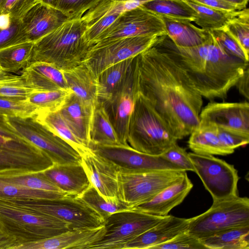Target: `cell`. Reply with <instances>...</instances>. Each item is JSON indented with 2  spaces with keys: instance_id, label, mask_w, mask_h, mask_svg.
<instances>
[{
  "instance_id": "cell-20",
  "label": "cell",
  "mask_w": 249,
  "mask_h": 249,
  "mask_svg": "<svg viewBox=\"0 0 249 249\" xmlns=\"http://www.w3.org/2000/svg\"><path fill=\"white\" fill-rule=\"evenodd\" d=\"M191 218L166 216L155 226L128 242L124 249L153 248L188 231Z\"/></svg>"
},
{
  "instance_id": "cell-49",
  "label": "cell",
  "mask_w": 249,
  "mask_h": 249,
  "mask_svg": "<svg viewBox=\"0 0 249 249\" xmlns=\"http://www.w3.org/2000/svg\"><path fill=\"white\" fill-rule=\"evenodd\" d=\"M216 127L217 136L221 144L232 153L235 149L245 146L249 142V137L232 130Z\"/></svg>"
},
{
  "instance_id": "cell-14",
  "label": "cell",
  "mask_w": 249,
  "mask_h": 249,
  "mask_svg": "<svg viewBox=\"0 0 249 249\" xmlns=\"http://www.w3.org/2000/svg\"><path fill=\"white\" fill-rule=\"evenodd\" d=\"M163 35L167 33L162 18L140 6L122 13L93 44L124 37Z\"/></svg>"
},
{
  "instance_id": "cell-8",
  "label": "cell",
  "mask_w": 249,
  "mask_h": 249,
  "mask_svg": "<svg viewBox=\"0 0 249 249\" xmlns=\"http://www.w3.org/2000/svg\"><path fill=\"white\" fill-rule=\"evenodd\" d=\"M9 122L23 138L45 153L53 163H81L78 152L64 139L38 121L28 117L8 116Z\"/></svg>"
},
{
  "instance_id": "cell-42",
  "label": "cell",
  "mask_w": 249,
  "mask_h": 249,
  "mask_svg": "<svg viewBox=\"0 0 249 249\" xmlns=\"http://www.w3.org/2000/svg\"><path fill=\"white\" fill-rule=\"evenodd\" d=\"M37 108L26 99L0 96V114L18 117H32L37 114Z\"/></svg>"
},
{
  "instance_id": "cell-56",
  "label": "cell",
  "mask_w": 249,
  "mask_h": 249,
  "mask_svg": "<svg viewBox=\"0 0 249 249\" xmlns=\"http://www.w3.org/2000/svg\"><path fill=\"white\" fill-rule=\"evenodd\" d=\"M20 77V75L13 74L0 69V83L11 81Z\"/></svg>"
},
{
  "instance_id": "cell-28",
  "label": "cell",
  "mask_w": 249,
  "mask_h": 249,
  "mask_svg": "<svg viewBox=\"0 0 249 249\" xmlns=\"http://www.w3.org/2000/svg\"><path fill=\"white\" fill-rule=\"evenodd\" d=\"M161 18L167 36L178 47L187 48L199 46L209 36L210 31L198 28L190 22Z\"/></svg>"
},
{
  "instance_id": "cell-19",
  "label": "cell",
  "mask_w": 249,
  "mask_h": 249,
  "mask_svg": "<svg viewBox=\"0 0 249 249\" xmlns=\"http://www.w3.org/2000/svg\"><path fill=\"white\" fill-rule=\"evenodd\" d=\"M105 232L104 225L93 228L71 229L50 238L19 245L15 249H89Z\"/></svg>"
},
{
  "instance_id": "cell-43",
  "label": "cell",
  "mask_w": 249,
  "mask_h": 249,
  "mask_svg": "<svg viewBox=\"0 0 249 249\" xmlns=\"http://www.w3.org/2000/svg\"><path fill=\"white\" fill-rule=\"evenodd\" d=\"M102 0H61L56 8L65 13L69 20L81 18Z\"/></svg>"
},
{
  "instance_id": "cell-37",
  "label": "cell",
  "mask_w": 249,
  "mask_h": 249,
  "mask_svg": "<svg viewBox=\"0 0 249 249\" xmlns=\"http://www.w3.org/2000/svg\"><path fill=\"white\" fill-rule=\"evenodd\" d=\"M153 0H102L81 18L87 24L105 16L116 14L135 8Z\"/></svg>"
},
{
  "instance_id": "cell-48",
  "label": "cell",
  "mask_w": 249,
  "mask_h": 249,
  "mask_svg": "<svg viewBox=\"0 0 249 249\" xmlns=\"http://www.w3.org/2000/svg\"><path fill=\"white\" fill-rule=\"evenodd\" d=\"M27 87L21 77L7 82L0 83V96L27 99L34 91Z\"/></svg>"
},
{
  "instance_id": "cell-35",
  "label": "cell",
  "mask_w": 249,
  "mask_h": 249,
  "mask_svg": "<svg viewBox=\"0 0 249 249\" xmlns=\"http://www.w3.org/2000/svg\"><path fill=\"white\" fill-rule=\"evenodd\" d=\"M0 181L31 189L64 193L49 180L42 171L11 170L0 172Z\"/></svg>"
},
{
  "instance_id": "cell-31",
  "label": "cell",
  "mask_w": 249,
  "mask_h": 249,
  "mask_svg": "<svg viewBox=\"0 0 249 249\" xmlns=\"http://www.w3.org/2000/svg\"><path fill=\"white\" fill-rule=\"evenodd\" d=\"M89 140V144L100 145L122 144L109 119L104 106L101 102H98L94 110L90 130Z\"/></svg>"
},
{
  "instance_id": "cell-22",
  "label": "cell",
  "mask_w": 249,
  "mask_h": 249,
  "mask_svg": "<svg viewBox=\"0 0 249 249\" xmlns=\"http://www.w3.org/2000/svg\"><path fill=\"white\" fill-rule=\"evenodd\" d=\"M193 184L186 174L183 178L166 187L150 200L132 209L159 216H166L184 200Z\"/></svg>"
},
{
  "instance_id": "cell-21",
  "label": "cell",
  "mask_w": 249,
  "mask_h": 249,
  "mask_svg": "<svg viewBox=\"0 0 249 249\" xmlns=\"http://www.w3.org/2000/svg\"><path fill=\"white\" fill-rule=\"evenodd\" d=\"M95 107L83 102L71 92L58 111L73 133L88 147Z\"/></svg>"
},
{
  "instance_id": "cell-13",
  "label": "cell",
  "mask_w": 249,
  "mask_h": 249,
  "mask_svg": "<svg viewBox=\"0 0 249 249\" xmlns=\"http://www.w3.org/2000/svg\"><path fill=\"white\" fill-rule=\"evenodd\" d=\"M88 147L113 164L119 172L136 173L157 170H182L160 155L138 151L129 145H100L90 143Z\"/></svg>"
},
{
  "instance_id": "cell-51",
  "label": "cell",
  "mask_w": 249,
  "mask_h": 249,
  "mask_svg": "<svg viewBox=\"0 0 249 249\" xmlns=\"http://www.w3.org/2000/svg\"><path fill=\"white\" fill-rule=\"evenodd\" d=\"M202 5L229 11L241 10L237 7L223 0H185Z\"/></svg>"
},
{
  "instance_id": "cell-44",
  "label": "cell",
  "mask_w": 249,
  "mask_h": 249,
  "mask_svg": "<svg viewBox=\"0 0 249 249\" xmlns=\"http://www.w3.org/2000/svg\"><path fill=\"white\" fill-rule=\"evenodd\" d=\"M219 45L229 54L249 62L245 53L235 39L223 28L210 31Z\"/></svg>"
},
{
  "instance_id": "cell-11",
  "label": "cell",
  "mask_w": 249,
  "mask_h": 249,
  "mask_svg": "<svg viewBox=\"0 0 249 249\" xmlns=\"http://www.w3.org/2000/svg\"><path fill=\"white\" fill-rule=\"evenodd\" d=\"M158 37L137 36L97 42L90 47L83 63L97 77L107 68L135 56L149 48Z\"/></svg>"
},
{
  "instance_id": "cell-57",
  "label": "cell",
  "mask_w": 249,
  "mask_h": 249,
  "mask_svg": "<svg viewBox=\"0 0 249 249\" xmlns=\"http://www.w3.org/2000/svg\"><path fill=\"white\" fill-rule=\"evenodd\" d=\"M235 6L240 10L246 8L249 0H223Z\"/></svg>"
},
{
  "instance_id": "cell-18",
  "label": "cell",
  "mask_w": 249,
  "mask_h": 249,
  "mask_svg": "<svg viewBox=\"0 0 249 249\" xmlns=\"http://www.w3.org/2000/svg\"><path fill=\"white\" fill-rule=\"evenodd\" d=\"M69 20L61 10L38 2L20 18L26 41L35 42Z\"/></svg>"
},
{
  "instance_id": "cell-38",
  "label": "cell",
  "mask_w": 249,
  "mask_h": 249,
  "mask_svg": "<svg viewBox=\"0 0 249 249\" xmlns=\"http://www.w3.org/2000/svg\"><path fill=\"white\" fill-rule=\"evenodd\" d=\"M105 220L112 214L132 209L121 199L107 200L91 185L78 196Z\"/></svg>"
},
{
  "instance_id": "cell-23",
  "label": "cell",
  "mask_w": 249,
  "mask_h": 249,
  "mask_svg": "<svg viewBox=\"0 0 249 249\" xmlns=\"http://www.w3.org/2000/svg\"><path fill=\"white\" fill-rule=\"evenodd\" d=\"M42 172L62 192L72 196H79L91 185L81 163H53Z\"/></svg>"
},
{
  "instance_id": "cell-16",
  "label": "cell",
  "mask_w": 249,
  "mask_h": 249,
  "mask_svg": "<svg viewBox=\"0 0 249 249\" xmlns=\"http://www.w3.org/2000/svg\"><path fill=\"white\" fill-rule=\"evenodd\" d=\"M80 156L90 184L106 199H119V171L116 167L89 147Z\"/></svg>"
},
{
  "instance_id": "cell-5",
  "label": "cell",
  "mask_w": 249,
  "mask_h": 249,
  "mask_svg": "<svg viewBox=\"0 0 249 249\" xmlns=\"http://www.w3.org/2000/svg\"><path fill=\"white\" fill-rule=\"evenodd\" d=\"M177 141L149 101L136 91L128 125L127 144L138 151L160 156Z\"/></svg>"
},
{
  "instance_id": "cell-46",
  "label": "cell",
  "mask_w": 249,
  "mask_h": 249,
  "mask_svg": "<svg viewBox=\"0 0 249 249\" xmlns=\"http://www.w3.org/2000/svg\"><path fill=\"white\" fill-rule=\"evenodd\" d=\"M25 42L27 41L22 32L20 19H12L8 28H0V50Z\"/></svg>"
},
{
  "instance_id": "cell-6",
  "label": "cell",
  "mask_w": 249,
  "mask_h": 249,
  "mask_svg": "<svg viewBox=\"0 0 249 249\" xmlns=\"http://www.w3.org/2000/svg\"><path fill=\"white\" fill-rule=\"evenodd\" d=\"M249 225V199L238 196L213 200L205 212L191 218L188 231L198 239Z\"/></svg>"
},
{
  "instance_id": "cell-60",
  "label": "cell",
  "mask_w": 249,
  "mask_h": 249,
  "mask_svg": "<svg viewBox=\"0 0 249 249\" xmlns=\"http://www.w3.org/2000/svg\"><path fill=\"white\" fill-rule=\"evenodd\" d=\"M0 69H1L0 68Z\"/></svg>"
},
{
  "instance_id": "cell-26",
  "label": "cell",
  "mask_w": 249,
  "mask_h": 249,
  "mask_svg": "<svg viewBox=\"0 0 249 249\" xmlns=\"http://www.w3.org/2000/svg\"><path fill=\"white\" fill-rule=\"evenodd\" d=\"M68 88L86 103L95 107L99 102L97 77L84 63L63 71Z\"/></svg>"
},
{
  "instance_id": "cell-45",
  "label": "cell",
  "mask_w": 249,
  "mask_h": 249,
  "mask_svg": "<svg viewBox=\"0 0 249 249\" xmlns=\"http://www.w3.org/2000/svg\"><path fill=\"white\" fill-rule=\"evenodd\" d=\"M199 239L187 231L182 232L169 241L156 246L153 249H204Z\"/></svg>"
},
{
  "instance_id": "cell-7",
  "label": "cell",
  "mask_w": 249,
  "mask_h": 249,
  "mask_svg": "<svg viewBox=\"0 0 249 249\" xmlns=\"http://www.w3.org/2000/svg\"><path fill=\"white\" fill-rule=\"evenodd\" d=\"M165 217L132 209L115 213L105 220L104 234L89 249H124L128 242L155 226Z\"/></svg>"
},
{
  "instance_id": "cell-34",
  "label": "cell",
  "mask_w": 249,
  "mask_h": 249,
  "mask_svg": "<svg viewBox=\"0 0 249 249\" xmlns=\"http://www.w3.org/2000/svg\"><path fill=\"white\" fill-rule=\"evenodd\" d=\"M185 1L196 13L194 22L207 31L223 28L239 12L226 11Z\"/></svg>"
},
{
  "instance_id": "cell-1",
  "label": "cell",
  "mask_w": 249,
  "mask_h": 249,
  "mask_svg": "<svg viewBox=\"0 0 249 249\" xmlns=\"http://www.w3.org/2000/svg\"><path fill=\"white\" fill-rule=\"evenodd\" d=\"M136 90L150 103L177 140L199 124L203 99L172 56L167 35L135 56Z\"/></svg>"
},
{
  "instance_id": "cell-41",
  "label": "cell",
  "mask_w": 249,
  "mask_h": 249,
  "mask_svg": "<svg viewBox=\"0 0 249 249\" xmlns=\"http://www.w3.org/2000/svg\"><path fill=\"white\" fill-rule=\"evenodd\" d=\"M224 28L235 39L245 53L249 57V11L248 8L239 10Z\"/></svg>"
},
{
  "instance_id": "cell-52",
  "label": "cell",
  "mask_w": 249,
  "mask_h": 249,
  "mask_svg": "<svg viewBox=\"0 0 249 249\" xmlns=\"http://www.w3.org/2000/svg\"><path fill=\"white\" fill-rule=\"evenodd\" d=\"M0 134L12 137L21 136L10 123L7 116L1 114H0Z\"/></svg>"
},
{
  "instance_id": "cell-25",
  "label": "cell",
  "mask_w": 249,
  "mask_h": 249,
  "mask_svg": "<svg viewBox=\"0 0 249 249\" xmlns=\"http://www.w3.org/2000/svg\"><path fill=\"white\" fill-rule=\"evenodd\" d=\"M53 164L52 160L43 151L26 152L0 145V172H41Z\"/></svg>"
},
{
  "instance_id": "cell-33",
  "label": "cell",
  "mask_w": 249,
  "mask_h": 249,
  "mask_svg": "<svg viewBox=\"0 0 249 249\" xmlns=\"http://www.w3.org/2000/svg\"><path fill=\"white\" fill-rule=\"evenodd\" d=\"M34 42H25L0 50V68L9 72L22 71L32 64Z\"/></svg>"
},
{
  "instance_id": "cell-30",
  "label": "cell",
  "mask_w": 249,
  "mask_h": 249,
  "mask_svg": "<svg viewBox=\"0 0 249 249\" xmlns=\"http://www.w3.org/2000/svg\"><path fill=\"white\" fill-rule=\"evenodd\" d=\"M199 240L206 249H249V225L226 229Z\"/></svg>"
},
{
  "instance_id": "cell-17",
  "label": "cell",
  "mask_w": 249,
  "mask_h": 249,
  "mask_svg": "<svg viewBox=\"0 0 249 249\" xmlns=\"http://www.w3.org/2000/svg\"><path fill=\"white\" fill-rule=\"evenodd\" d=\"M132 69L124 84L108 101L102 103L122 144L127 145L128 125L136 93Z\"/></svg>"
},
{
  "instance_id": "cell-54",
  "label": "cell",
  "mask_w": 249,
  "mask_h": 249,
  "mask_svg": "<svg viewBox=\"0 0 249 249\" xmlns=\"http://www.w3.org/2000/svg\"><path fill=\"white\" fill-rule=\"evenodd\" d=\"M14 241L8 236L0 226V249H11Z\"/></svg>"
},
{
  "instance_id": "cell-4",
  "label": "cell",
  "mask_w": 249,
  "mask_h": 249,
  "mask_svg": "<svg viewBox=\"0 0 249 249\" xmlns=\"http://www.w3.org/2000/svg\"><path fill=\"white\" fill-rule=\"evenodd\" d=\"M0 226L14 241L11 249L71 230L68 223L1 198Z\"/></svg>"
},
{
  "instance_id": "cell-55",
  "label": "cell",
  "mask_w": 249,
  "mask_h": 249,
  "mask_svg": "<svg viewBox=\"0 0 249 249\" xmlns=\"http://www.w3.org/2000/svg\"><path fill=\"white\" fill-rule=\"evenodd\" d=\"M12 22V18L8 13H0V28L2 29L8 28Z\"/></svg>"
},
{
  "instance_id": "cell-50",
  "label": "cell",
  "mask_w": 249,
  "mask_h": 249,
  "mask_svg": "<svg viewBox=\"0 0 249 249\" xmlns=\"http://www.w3.org/2000/svg\"><path fill=\"white\" fill-rule=\"evenodd\" d=\"M39 0H6L0 13H8L12 19H20L24 14Z\"/></svg>"
},
{
  "instance_id": "cell-3",
  "label": "cell",
  "mask_w": 249,
  "mask_h": 249,
  "mask_svg": "<svg viewBox=\"0 0 249 249\" xmlns=\"http://www.w3.org/2000/svg\"><path fill=\"white\" fill-rule=\"evenodd\" d=\"M87 27L82 18L64 22L34 42L32 63H47L63 71L82 64L91 46L84 37Z\"/></svg>"
},
{
  "instance_id": "cell-47",
  "label": "cell",
  "mask_w": 249,
  "mask_h": 249,
  "mask_svg": "<svg viewBox=\"0 0 249 249\" xmlns=\"http://www.w3.org/2000/svg\"><path fill=\"white\" fill-rule=\"evenodd\" d=\"M160 156L183 170L195 172L186 149L179 146L177 142Z\"/></svg>"
},
{
  "instance_id": "cell-29",
  "label": "cell",
  "mask_w": 249,
  "mask_h": 249,
  "mask_svg": "<svg viewBox=\"0 0 249 249\" xmlns=\"http://www.w3.org/2000/svg\"><path fill=\"white\" fill-rule=\"evenodd\" d=\"M190 135L188 146L195 153L222 156L232 153L221 144L214 125L199 124Z\"/></svg>"
},
{
  "instance_id": "cell-53",
  "label": "cell",
  "mask_w": 249,
  "mask_h": 249,
  "mask_svg": "<svg viewBox=\"0 0 249 249\" xmlns=\"http://www.w3.org/2000/svg\"><path fill=\"white\" fill-rule=\"evenodd\" d=\"M249 67L246 69L235 86L237 87L240 93L247 100H249Z\"/></svg>"
},
{
  "instance_id": "cell-24",
  "label": "cell",
  "mask_w": 249,
  "mask_h": 249,
  "mask_svg": "<svg viewBox=\"0 0 249 249\" xmlns=\"http://www.w3.org/2000/svg\"><path fill=\"white\" fill-rule=\"evenodd\" d=\"M25 85L36 90H68L63 71L47 63L35 62L21 71Z\"/></svg>"
},
{
  "instance_id": "cell-10",
  "label": "cell",
  "mask_w": 249,
  "mask_h": 249,
  "mask_svg": "<svg viewBox=\"0 0 249 249\" xmlns=\"http://www.w3.org/2000/svg\"><path fill=\"white\" fill-rule=\"evenodd\" d=\"M8 200L68 223L71 229L93 228L104 224L103 218L78 197Z\"/></svg>"
},
{
  "instance_id": "cell-39",
  "label": "cell",
  "mask_w": 249,
  "mask_h": 249,
  "mask_svg": "<svg viewBox=\"0 0 249 249\" xmlns=\"http://www.w3.org/2000/svg\"><path fill=\"white\" fill-rule=\"evenodd\" d=\"M71 196L65 193L34 189L0 181V198L10 200L56 199Z\"/></svg>"
},
{
  "instance_id": "cell-15",
  "label": "cell",
  "mask_w": 249,
  "mask_h": 249,
  "mask_svg": "<svg viewBox=\"0 0 249 249\" xmlns=\"http://www.w3.org/2000/svg\"><path fill=\"white\" fill-rule=\"evenodd\" d=\"M199 124H211L249 137V104L212 101L202 108Z\"/></svg>"
},
{
  "instance_id": "cell-40",
  "label": "cell",
  "mask_w": 249,
  "mask_h": 249,
  "mask_svg": "<svg viewBox=\"0 0 249 249\" xmlns=\"http://www.w3.org/2000/svg\"><path fill=\"white\" fill-rule=\"evenodd\" d=\"M71 92L70 89L54 91L34 90L26 99L37 108V114L47 113L59 111Z\"/></svg>"
},
{
  "instance_id": "cell-59",
  "label": "cell",
  "mask_w": 249,
  "mask_h": 249,
  "mask_svg": "<svg viewBox=\"0 0 249 249\" xmlns=\"http://www.w3.org/2000/svg\"><path fill=\"white\" fill-rule=\"evenodd\" d=\"M5 0H0V11L1 9V7Z\"/></svg>"
},
{
  "instance_id": "cell-27",
  "label": "cell",
  "mask_w": 249,
  "mask_h": 249,
  "mask_svg": "<svg viewBox=\"0 0 249 249\" xmlns=\"http://www.w3.org/2000/svg\"><path fill=\"white\" fill-rule=\"evenodd\" d=\"M135 56L111 65L98 75L99 102L108 101L121 88L132 69Z\"/></svg>"
},
{
  "instance_id": "cell-32",
  "label": "cell",
  "mask_w": 249,
  "mask_h": 249,
  "mask_svg": "<svg viewBox=\"0 0 249 249\" xmlns=\"http://www.w3.org/2000/svg\"><path fill=\"white\" fill-rule=\"evenodd\" d=\"M160 17L186 22L194 21L195 11L184 0H153L142 5Z\"/></svg>"
},
{
  "instance_id": "cell-12",
  "label": "cell",
  "mask_w": 249,
  "mask_h": 249,
  "mask_svg": "<svg viewBox=\"0 0 249 249\" xmlns=\"http://www.w3.org/2000/svg\"><path fill=\"white\" fill-rule=\"evenodd\" d=\"M189 157L205 189L213 200L237 196L239 179L234 165L212 155L191 152Z\"/></svg>"
},
{
  "instance_id": "cell-2",
  "label": "cell",
  "mask_w": 249,
  "mask_h": 249,
  "mask_svg": "<svg viewBox=\"0 0 249 249\" xmlns=\"http://www.w3.org/2000/svg\"><path fill=\"white\" fill-rule=\"evenodd\" d=\"M169 50L195 89L211 101L225 99L229 91L249 67V62L231 55L210 32L207 40L192 48H180L167 36Z\"/></svg>"
},
{
  "instance_id": "cell-36",
  "label": "cell",
  "mask_w": 249,
  "mask_h": 249,
  "mask_svg": "<svg viewBox=\"0 0 249 249\" xmlns=\"http://www.w3.org/2000/svg\"><path fill=\"white\" fill-rule=\"evenodd\" d=\"M36 118L53 132L66 141L81 155L89 147L81 142L71 131L58 111L35 115Z\"/></svg>"
},
{
  "instance_id": "cell-58",
  "label": "cell",
  "mask_w": 249,
  "mask_h": 249,
  "mask_svg": "<svg viewBox=\"0 0 249 249\" xmlns=\"http://www.w3.org/2000/svg\"><path fill=\"white\" fill-rule=\"evenodd\" d=\"M61 0H39V2L56 8Z\"/></svg>"
},
{
  "instance_id": "cell-9",
  "label": "cell",
  "mask_w": 249,
  "mask_h": 249,
  "mask_svg": "<svg viewBox=\"0 0 249 249\" xmlns=\"http://www.w3.org/2000/svg\"><path fill=\"white\" fill-rule=\"evenodd\" d=\"M187 174L182 170H157L136 173L119 172V198L132 208L145 203Z\"/></svg>"
}]
</instances>
